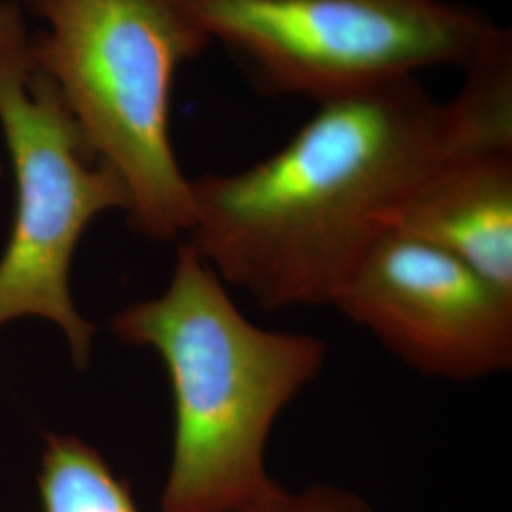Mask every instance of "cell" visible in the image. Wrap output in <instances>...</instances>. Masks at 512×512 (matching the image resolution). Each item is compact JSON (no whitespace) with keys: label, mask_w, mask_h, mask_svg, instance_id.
Instances as JSON below:
<instances>
[{"label":"cell","mask_w":512,"mask_h":512,"mask_svg":"<svg viewBox=\"0 0 512 512\" xmlns=\"http://www.w3.org/2000/svg\"><path fill=\"white\" fill-rule=\"evenodd\" d=\"M512 147V55L482 57L442 103L403 78L317 105L272 156L192 179L184 241L264 310L332 306L433 171Z\"/></svg>","instance_id":"6da1fadb"},{"label":"cell","mask_w":512,"mask_h":512,"mask_svg":"<svg viewBox=\"0 0 512 512\" xmlns=\"http://www.w3.org/2000/svg\"><path fill=\"white\" fill-rule=\"evenodd\" d=\"M110 330L164 361L175 410L162 512H234L275 480V421L315 382L329 346L306 332L262 329L186 241L164 293L118 311Z\"/></svg>","instance_id":"7a4b0ae2"},{"label":"cell","mask_w":512,"mask_h":512,"mask_svg":"<svg viewBox=\"0 0 512 512\" xmlns=\"http://www.w3.org/2000/svg\"><path fill=\"white\" fill-rule=\"evenodd\" d=\"M44 31L31 52L93 156L120 179L131 228L186 238L192 179L171 141L179 69L211 44L179 0H27Z\"/></svg>","instance_id":"3957f363"},{"label":"cell","mask_w":512,"mask_h":512,"mask_svg":"<svg viewBox=\"0 0 512 512\" xmlns=\"http://www.w3.org/2000/svg\"><path fill=\"white\" fill-rule=\"evenodd\" d=\"M266 86L317 103L469 67L509 31L450 0H179Z\"/></svg>","instance_id":"277c9868"},{"label":"cell","mask_w":512,"mask_h":512,"mask_svg":"<svg viewBox=\"0 0 512 512\" xmlns=\"http://www.w3.org/2000/svg\"><path fill=\"white\" fill-rule=\"evenodd\" d=\"M0 131L16 181L12 232L0 256V329L52 321L76 368L92 361L97 329L74 304L69 272L93 220L128 211L120 179L86 145L27 46L0 57Z\"/></svg>","instance_id":"5b68a950"},{"label":"cell","mask_w":512,"mask_h":512,"mask_svg":"<svg viewBox=\"0 0 512 512\" xmlns=\"http://www.w3.org/2000/svg\"><path fill=\"white\" fill-rule=\"evenodd\" d=\"M332 306L425 376L476 382L512 366V293L397 228Z\"/></svg>","instance_id":"8992f818"},{"label":"cell","mask_w":512,"mask_h":512,"mask_svg":"<svg viewBox=\"0 0 512 512\" xmlns=\"http://www.w3.org/2000/svg\"><path fill=\"white\" fill-rule=\"evenodd\" d=\"M395 228L512 293V147L473 148L444 162L404 205Z\"/></svg>","instance_id":"52a82bcc"},{"label":"cell","mask_w":512,"mask_h":512,"mask_svg":"<svg viewBox=\"0 0 512 512\" xmlns=\"http://www.w3.org/2000/svg\"><path fill=\"white\" fill-rule=\"evenodd\" d=\"M38 492L42 512H139L126 480L74 435H48Z\"/></svg>","instance_id":"ba28073f"},{"label":"cell","mask_w":512,"mask_h":512,"mask_svg":"<svg viewBox=\"0 0 512 512\" xmlns=\"http://www.w3.org/2000/svg\"><path fill=\"white\" fill-rule=\"evenodd\" d=\"M234 512H374V509L363 495L336 484L319 482L302 490H289L274 482L266 492Z\"/></svg>","instance_id":"9c48e42d"},{"label":"cell","mask_w":512,"mask_h":512,"mask_svg":"<svg viewBox=\"0 0 512 512\" xmlns=\"http://www.w3.org/2000/svg\"><path fill=\"white\" fill-rule=\"evenodd\" d=\"M29 40L31 35L27 31L21 4L16 0H0V57L27 46ZM0 175H2V160H0Z\"/></svg>","instance_id":"30bf717a"}]
</instances>
